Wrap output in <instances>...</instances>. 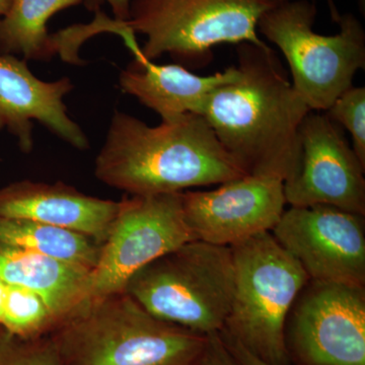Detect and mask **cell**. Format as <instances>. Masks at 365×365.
Returning <instances> with one entry per match:
<instances>
[{"mask_svg":"<svg viewBox=\"0 0 365 365\" xmlns=\"http://www.w3.org/2000/svg\"><path fill=\"white\" fill-rule=\"evenodd\" d=\"M239 76L209 96L201 116L249 176L285 182L299 167L300 126L311 112L268 45L237 47Z\"/></svg>","mask_w":365,"mask_h":365,"instance_id":"1","label":"cell"},{"mask_svg":"<svg viewBox=\"0 0 365 365\" xmlns=\"http://www.w3.org/2000/svg\"><path fill=\"white\" fill-rule=\"evenodd\" d=\"M98 181L127 195L180 193L247 176L200 115L158 126L116 111L95 163Z\"/></svg>","mask_w":365,"mask_h":365,"instance_id":"2","label":"cell"},{"mask_svg":"<svg viewBox=\"0 0 365 365\" xmlns=\"http://www.w3.org/2000/svg\"><path fill=\"white\" fill-rule=\"evenodd\" d=\"M49 338L62 365H199L207 335L155 318L123 290L83 300Z\"/></svg>","mask_w":365,"mask_h":365,"instance_id":"3","label":"cell"},{"mask_svg":"<svg viewBox=\"0 0 365 365\" xmlns=\"http://www.w3.org/2000/svg\"><path fill=\"white\" fill-rule=\"evenodd\" d=\"M276 4L269 0H131L120 33L141 34L134 56L153 60L168 54L185 68L199 69L222 44L266 46L258 34L261 16Z\"/></svg>","mask_w":365,"mask_h":365,"instance_id":"4","label":"cell"},{"mask_svg":"<svg viewBox=\"0 0 365 365\" xmlns=\"http://www.w3.org/2000/svg\"><path fill=\"white\" fill-rule=\"evenodd\" d=\"M234 279L230 247L191 241L137 271L124 292L155 318L208 335L225 327Z\"/></svg>","mask_w":365,"mask_h":365,"instance_id":"5","label":"cell"},{"mask_svg":"<svg viewBox=\"0 0 365 365\" xmlns=\"http://www.w3.org/2000/svg\"><path fill=\"white\" fill-rule=\"evenodd\" d=\"M230 249L234 295L222 331L265 364L292 365L285 349V324L309 276L270 232Z\"/></svg>","mask_w":365,"mask_h":365,"instance_id":"6","label":"cell"},{"mask_svg":"<svg viewBox=\"0 0 365 365\" xmlns=\"http://www.w3.org/2000/svg\"><path fill=\"white\" fill-rule=\"evenodd\" d=\"M317 9L309 0H288L261 16L258 33L287 59L292 85L311 111L326 112L353 86L365 67V32L356 16L340 14L339 33L314 30Z\"/></svg>","mask_w":365,"mask_h":365,"instance_id":"7","label":"cell"},{"mask_svg":"<svg viewBox=\"0 0 365 365\" xmlns=\"http://www.w3.org/2000/svg\"><path fill=\"white\" fill-rule=\"evenodd\" d=\"M119 204L101 245L97 265L91 271L86 299L123 292L137 271L194 241L182 215L181 192L126 195Z\"/></svg>","mask_w":365,"mask_h":365,"instance_id":"8","label":"cell"},{"mask_svg":"<svg viewBox=\"0 0 365 365\" xmlns=\"http://www.w3.org/2000/svg\"><path fill=\"white\" fill-rule=\"evenodd\" d=\"M292 365H365V287L309 280L288 314Z\"/></svg>","mask_w":365,"mask_h":365,"instance_id":"9","label":"cell"},{"mask_svg":"<svg viewBox=\"0 0 365 365\" xmlns=\"http://www.w3.org/2000/svg\"><path fill=\"white\" fill-rule=\"evenodd\" d=\"M270 232L309 280L365 287L364 215L329 205L290 206Z\"/></svg>","mask_w":365,"mask_h":365,"instance_id":"10","label":"cell"},{"mask_svg":"<svg viewBox=\"0 0 365 365\" xmlns=\"http://www.w3.org/2000/svg\"><path fill=\"white\" fill-rule=\"evenodd\" d=\"M299 167L284 182L294 207L329 205L365 215V165L339 125L325 112L311 111L300 126Z\"/></svg>","mask_w":365,"mask_h":365,"instance_id":"11","label":"cell"},{"mask_svg":"<svg viewBox=\"0 0 365 365\" xmlns=\"http://www.w3.org/2000/svg\"><path fill=\"white\" fill-rule=\"evenodd\" d=\"M181 201L194 241L225 247L271 232L287 204L284 182L249 175L208 191L181 192Z\"/></svg>","mask_w":365,"mask_h":365,"instance_id":"12","label":"cell"},{"mask_svg":"<svg viewBox=\"0 0 365 365\" xmlns=\"http://www.w3.org/2000/svg\"><path fill=\"white\" fill-rule=\"evenodd\" d=\"M73 88L68 78L42 81L30 71L25 59L0 55V131L16 137L21 150L30 153L33 121H37L72 148L88 150V136L69 117L64 104V97Z\"/></svg>","mask_w":365,"mask_h":365,"instance_id":"13","label":"cell"},{"mask_svg":"<svg viewBox=\"0 0 365 365\" xmlns=\"http://www.w3.org/2000/svg\"><path fill=\"white\" fill-rule=\"evenodd\" d=\"M119 201L86 195L74 187L21 180L0 188V216L25 218L86 235L103 245Z\"/></svg>","mask_w":365,"mask_h":365,"instance_id":"14","label":"cell"},{"mask_svg":"<svg viewBox=\"0 0 365 365\" xmlns=\"http://www.w3.org/2000/svg\"><path fill=\"white\" fill-rule=\"evenodd\" d=\"M239 76L235 66L202 76L179 64H157L141 56L120 74L123 93L170 121L185 114L200 115L210 93Z\"/></svg>","mask_w":365,"mask_h":365,"instance_id":"15","label":"cell"},{"mask_svg":"<svg viewBox=\"0 0 365 365\" xmlns=\"http://www.w3.org/2000/svg\"><path fill=\"white\" fill-rule=\"evenodd\" d=\"M90 273L37 252L0 245V279L40 294L58 324L86 299Z\"/></svg>","mask_w":365,"mask_h":365,"instance_id":"16","label":"cell"},{"mask_svg":"<svg viewBox=\"0 0 365 365\" xmlns=\"http://www.w3.org/2000/svg\"><path fill=\"white\" fill-rule=\"evenodd\" d=\"M83 0H11L0 18V55H21L25 60L48 61L58 54L55 35L48 33L53 16Z\"/></svg>","mask_w":365,"mask_h":365,"instance_id":"17","label":"cell"},{"mask_svg":"<svg viewBox=\"0 0 365 365\" xmlns=\"http://www.w3.org/2000/svg\"><path fill=\"white\" fill-rule=\"evenodd\" d=\"M0 245L29 250L93 270L100 245L86 235L25 220L0 216Z\"/></svg>","mask_w":365,"mask_h":365,"instance_id":"18","label":"cell"},{"mask_svg":"<svg viewBox=\"0 0 365 365\" xmlns=\"http://www.w3.org/2000/svg\"><path fill=\"white\" fill-rule=\"evenodd\" d=\"M0 325L19 337L35 339L49 336L58 325V319L37 292L7 284Z\"/></svg>","mask_w":365,"mask_h":365,"instance_id":"19","label":"cell"},{"mask_svg":"<svg viewBox=\"0 0 365 365\" xmlns=\"http://www.w3.org/2000/svg\"><path fill=\"white\" fill-rule=\"evenodd\" d=\"M0 365H62L49 336L25 339L0 325Z\"/></svg>","mask_w":365,"mask_h":365,"instance_id":"20","label":"cell"},{"mask_svg":"<svg viewBox=\"0 0 365 365\" xmlns=\"http://www.w3.org/2000/svg\"><path fill=\"white\" fill-rule=\"evenodd\" d=\"M327 116L351 136L352 148L365 165V88L351 86L325 112Z\"/></svg>","mask_w":365,"mask_h":365,"instance_id":"21","label":"cell"},{"mask_svg":"<svg viewBox=\"0 0 365 365\" xmlns=\"http://www.w3.org/2000/svg\"><path fill=\"white\" fill-rule=\"evenodd\" d=\"M199 365H241L228 351L220 332L208 334L205 349Z\"/></svg>","mask_w":365,"mask_h":365,"instance_id":"22","label":"cell"},{"mask_svg":"<svg viewBox=\"0 0 365 365\" xmlns=\"http://www.w3.org/2000/svg\"><path fill=\"white\" fill-rule=\"evenodd\" d=\"M220 335L222 342L227 346L228 351L232 353V356H234L241 365H269L262 361L258 357L255 356L254 354H252L251 352L248 351V350L239 342V341L235 340V338L228 335L225 331H220Z\"/></svg>","mask_w":365,"mask_h":365,"instance_id":"23","label":"cell"},{"mask_svg":"<svg viewBox=\"0 0 365 365\" xmlns=\"http://www.w3.org/2000/svg\"><path fill=\"white\" fill-rule=\"evenodd\" d=\"M107 2L111 6L114 20L126 21L128 20L129 9H130L131 0H83L86 9L91 11H100L101 6Z\"/></svg>","mask_w":365,"mask_h":365,"instance_id":"24","label":"cell"},{"mask_svg":"<svg viewBox=\"0 0 365 365\" xmlns=\"http://www.w3.org/2000/svg\"><path fill=\"white\" fill-rule=\"evenodd\" d=\"M7 284L0 279V324H1L2 314H4V302H6Z\"/></svg>","mask_w":365,"mask_h":365,"instance_id":"25","label":"cell"},{"mask_svg":"<svg viewBox=\"0 0 365 365\" xmlns=\"http://www.w3.org/2000/svg\"><path fill=\"white\" fill-rule=\"evenodd\" d=\"M327 1H328L329 9H330L331 16H332L333 21L337 23L340 18L339 11H338L337 7L334 4V0H327Z\"/></svg>","mask_w":365,"mask_h":365,"instance_id":"26","label":"cell"},{"mask_svg":"<svg viewBox=\"0 0 365 365\" xmlns=\"http://www.w3.org/2000/svg\"><path fill=\"white\" fill-rule=\"evenodd\" d=\"M11 0H0V18L4 16L11 6Z\"/></svg>","mask_w":365,"mask_h":365,"instance_id":"27","label":"cell"},{"mask_svg":"<svg viewBox=\"0 0 365 365\" xmlns=\"http://www.w3.org/2000/svg\"><path fill=\"white\" fill-rule=\"evenodd\" d=\"M269 1L272 2L274 4H282V2L288 1V0H269Z\"/></svg>","mask_w":365,"mask_h":365,"instance_id":"28","label":"cell"}]
</instances>
